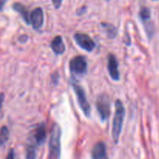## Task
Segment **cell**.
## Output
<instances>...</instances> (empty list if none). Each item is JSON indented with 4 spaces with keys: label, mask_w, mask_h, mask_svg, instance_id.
<instances>
[{
    "label": "cell",
    "mask_w": 159,
    "mask_h": 159,
    "mask_svg": "<svg viewBox=\"0 0 159 159\" xmlns=\"http://www.w3.org/2000/svg\"><path fill=\"white\" fill-rule=\"evenodd\" d=\"M125 117V108L120 99L115 102V113L112 126V137L115 144L119 142V138L122 131L123 123Z\"/></svg>",
    "instance_id": "obj_1"
},
{
    "label": "cell",
    "mask_w": 159,
    "mask_h": 159,
    "mask_svg": "<svg viewBox=\"0 0 159 159\" xmlns=\"http://www.w3.org/2000/svg\"><path fill=\"white\" fill-rule=\"evenodd\" d=\"M61 136V130L60 126L54 123L51 127L49 141V159H60Z\"/></svg>",
    "instance_id": "obj_2"
},
{
    "label": "cell",
    "mask_w": 159,
    "mask_h": 159,
    "mask_svg": "<svg viewBox=\"0 0 159 159\" xmlns=\"http://www.w3.org/2000/svg\"><path fill=\"white\" fill-rule=\"evenodd\" d=\"M71 85H72V88L76 95L78 102H79L81 110H82L85 116L89 117L90 114H91V107L89 105V102L87 100L85 90L79 84H78L75 81L71 82Z\"/></svg>",
    "instance_id": "obj_3"
},
{
    "label": "cell",
    "mask_w": 159,
    "mask_h": 159,
    "mask_svg": "<svg viewBox=\"0 0 159 159\" xmlns=\"http://www.w3.org/2000/svg\"><path fill=\"white\" fill-rule=\"evenodd\" d=\"M96 109L102 121H105L110 117L111 110V102L107 94H102L98 96L96 100Z\"/></svg>",
    "instance_id": "obj_4"
},
{
    "label": "cell",
    "mask_w": 159,
    "mask_h": 159,
    "mask_svg": "<svg viewBox=\"0 0 159 159\" xmlns=\"http://www.w3.org/2000/svg\"><path fill=\"white\" fill-rule=\"evenodd\" d=\"M69 68L71 73L84 75L87 71V61L83 56H75L70 61Z\"/></svg>",
    "instance_id": "obj_5"
},
{
    "label": "cell",
    "mask_w": 159,
    "mask_h": 159,
    "mask_svg": "<svg viewBox=\"0 0 159 159\" xmlns=\"http://www.w3.org/2000/svg\"><path fill=\"white\" fill-rule=\"evenodd\" d=\"M74 39L76 43L85 51L88 52H91L94 50L96 47V43L94 40L88 35V34H82V33H77L74 35Z\"/></svg>",
    "instance_id": "obj_6"
},
{
    "label": "cell",
    "mask_w": 159,
    "mask_h": 159,
    "mask_svg": "<svg viewBox=\"0 0 159 159\" xmlns=\"http://www.w3.org/2000/svg\"><path fill=\"white\" fill-rule=\"evenodd\" d=\"M30 23L35 30H39L42 27L43 24V11L41 8H36L30 12Z\"/></svg>",
    "instance_id": "obj_7"
},
{
    "label": "cell",
    "mask_w": 159,
    "mask_h": 159,
    "mask_svg": "<svg viewBox=\"0 0 159 159\" xmlns=\"http://www.w3.org/2000/svg\"><path fill=\"white\" fill-rule=\"evenodd\" d=\"M107 68L110 77L114 81H118L120 79V72L118 68V61L116 56L113 54H110L107 57Z\"/></svg>",
    "instance_id": "obj_8"
},
{
    "label": "cell",
    "mask_w": 159,
    "mask_h": 159,
    "mask_svg": "<svg viewBox=\"0 0 159 159\" xmlns=\"http://www.w3.org/2000/svg\"><path fill=\"white\" fill-rule=\"evenodd\" d=\"M139 16L141 20H142L143 23L144 25V28L147 32L148 36H152L153 34V26L150 23L151 18V11L148 8L142 7L140 10Z\"/></svg>",
    "instance_id": "obj_9"
},
{
    "label": "cell",
    "mask_w": 159,
    "mask_h": 159,
    "mask_svg": "<svg viewBox=\"0 0 159 159\" xmlns=\"http://www.w3.org/2000/svg\"><path fill=\"white\" fill-rule=\"evenodd\" d=\"M93 159H109L106 144L102 141H99L94 145L92 152Z\"/></svg>",
    "instance_id": "obj_10"
},
{
    "label": "cell",
    "mask_w": 159,
    "mask_h": 159,
    "mask_svg": "<svg viewBox=\"0 0 159 159\" xmlns=\"http://www.w3.org/2000/svg\"><path fill=\"white\" fill-rule=\"evenodd\" d=\"M46 127H45L44 123H40L37 128L35 129L34 133V141L37 145L40 146L44 143L45 140H46Z\"/></svg>",
    "instance_id": "obj_11"
},
{
    "label": "cell",
    "mask_w": 159,
    "mask_h": 159,
    "mask_svg": "<svg viewBox=\"0 0 159 159\" xmlns=\"http://www.w3.org/2000/svg\"><path fill=\"white\" fill-rule=\"evenodd\" d=\"M51 48L53 52L57 55H60L65 53V45L61 36H56L53 38L51 43Z\"/></svg>",
    "instance_id": "obj_12"
},
{
    "label": "cell",
    "mask_w": 159,
    "mask_h": 159,
    "mask_svg": "<svg viewBox=\"0 0 159 159\" xmlns=\"http://www.w3.org/2000/svg\"><path fill=\"white\" fill-rule=\"evenodd\" d=\"M13 9L14 10H16L20 14V16L23 17V20L26 22V24H30V14L28 12L27 9L23 4L18 2L14 3Z\"/></svg>",
    "instance_id": "obj_13"
},
{
    "label": "cell",
    "mask_w": 159,
    "mask_h": 159,
    "mask_svg": "<svg viewBox=\"0 0 159 159\" xmlns=\"http://www.w3.org/2000/svg\"><path fill=\"white\" fill-rule=\"evenodd\" d=\"M101 26L105 29L107 34V37H108L109 38H114L116 36V34H117V29H116V26H113L111 23H101Z\"/></svg>",
    "instance_id": "obj_14"
},
{
    "label": "cell",
    "mask_w": 159,
    "mask_h": 159,
    "mask_svg": "<svg viewBox=\"0 0 159 159\" xmlns=\"http://www.w3.org/2000/svg\"><path fill=\"white\" fill-rule=\"evenodd\" d=\"M9 137V129L6 126H3L0 129V146H4L7 143Z\"/></svg>",
    "instance_id": "obj_15"
},
{
    "label": "cell",
    "mask_w": 159,
    "mask_h": 159,
    "mask_svg": "<svg viewBox=\"0 0 159 159\" xmlns=\"http://www.w3.org/2000/svg\"><path fill=\"white\" fill-rule=\"evenodd\" d=\"M36 157H37V152H36L35 145L30 144L26 148V159H36Z\"/></svg>",
    "instance_id": "obj_16"
},
{
    "label": "cell",
    "mask_w": 159,
    "mask_h": 159,
    "mask_svg": "<svg viewBox=\"0 0 159 159\" xmlns=\"http://www.w3.org/2000/svg\"><path fill=\"white\" fill-rule=\"evenodd\" d=\"M63 0H52V3L55 9H59L61 6Z\"/></svg>",
    "instance_id": "obj_17"
},
{
    "label": "cell",
    "mask_w": 159,
    "mask_h": 159,
    "mask_svg": "<svg viewBox=\"0 0 159 159\" xmlns=\"http://www.w3.org/2000/svg\"><path fill=\"white\" fill-rule=\"evenodd\" d=\"M85 11H86V7L85 6H82V8H80L79 9H78L77 14L78 15H82L83 13H85Z\"/></svg>",
    "instance_id": "obj_18"
},
{
    "label": "cell",
    "mask_w": 159,
    "mask_h": 159,
    "mask_svg": "<svg viewBox=\"0 0 159 159\" xmlns=\"http://www.w3.org/2000/svg\"><path fill=\"white\" fill-rule=\"evenodd\" d=\"M14 157H15V155H14V152L12 149H11V150L9 151V154H8L6 159H14Z\"/></svg>",
    "instance_id": "obj_19"
},
{
    "label": "cell",
    "mask_w": 159,
    "mask_h": 159,
    "mask_svg": "<svg viewBox=\"0 0 159 159\" xmlns=\"http://www.w3.org/2000/svg\"><path fill=\"white\" fill-rule=\"evenodd\" d=\"M4 94L3 93H0V110H1L2 107V103H3V101H4Z\"/></svg>",
    "instance_id": "obj_20"
},
{
    "label": "cell",
    "mask_w": 159,
    "mask_h": 159,
    "mask_svg": "<svg viewBox=\"0 0 159 159\" xmlns=\"http://www.w3.org/2000/svg\"><path fill=\"white\" fill-rule=\"evenodd\" d=\"M6 2V0H0V10H2L4 6L5 3Z\"/></svg>",
    "instance_id": "obj_21"
},
{
    "label": "cell",
    "mask_w": 159,
    "mask_h": 159,
    "mask_svg": "<svg viewBox=\"0 0 159 159\" xmlns=\"http://www.w3.org/2000/svg\"><path fill=\"white\" fill-rule=\"evenodd\" d=\"M152 1H157V0H152Z\"/></svg>",
    "instance_id": "obj_22"
},
{
    "label": "cell",
    "mask_w": 159,
    "mask_h": 159,
    "mask_svg": "<svg viewBox=\"0 0 159 159\" xmlns=\"http://www.w3.org/2000/svg\"><path fill=\"white\" fill-rule=\"evenodd\" d=\"M107 1H110V0H107Z\"/></svg>",
    "instance_id": "obj_23"
}]
</instances>
